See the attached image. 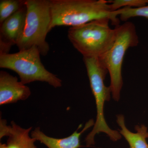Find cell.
Instances as JSON below:
<instances>
[{
    "instance_id": "6da1fadb",
    "label": "cell",
    "mask_w": 148,
    "mask_h": 148,
    "mask_svg": "<svg viewBox=\"0 0 148 148\" xmlns=\"http://www.w3.org/2000/svg\"><path fill=\"white\" fill-rule=\"evenodd\" d=\"M51 22L49 32L58 26L75 27L99 18H108L112 24L119 25L115 12L106 0H50Z\"/></svg>"
},
{
    "instance_id": "7a4b0ae2",
    "label": "cell",
    "mask_w": 148,
    "mask_h": 148,
    "mask_svg": "<svg viewBox=\"0 0 148 148\" xmlns=\"http://www.w3.org/2000/svg\"><path fill=\"white\" fill-rule=\"evenodd\" d=\"M110 21L108 18H101L71 27L68 38L83 57L99 58L112 47L116 38V29H111Z\"/></svg>"
},
{
    "instance_id": "3957f363",
    "label": "cell",
    "mask_w": 148,
    "mask_h": 148,
    "mask_svg": "<svg viewBox=\"0 0 148 148\" xmlns=\"http://www.w3.org/2000/svg\"><path fill=\"white\" fill-rule=\"evenodd\" d=\"M83 61L97 110L96 119L93 128L85 138V142L88 147L95 145V135L100 132L105 133L111 140L116 142L121 139L122 135L119 131L110 128L104 116L105 103L110 101L112 94L110 86H106L104 82L108 71L101 64L98 57H83Z\"/></svg>"
},
{
    "instance_id": "277c9868",
    "label": "cell",
    "mask_w": 148,
    "mask_h": 148,
    "mask_svg": "<svg viewBox=\"0 0 148 148\" xmlns=\"http://www.w3.org/2000/svg\"><path fill=\"white\" fill-rule=\"evenodd\" d=\"M116 36L112 47L99 57L101 64L108 70L110 78V87L112 97L115 101H119L123 85L122 66L125 53L128 48L139 44V38L135 25L126 21L115 27Z\"/></svg>"
},
{
    "instance_id": "5b68a950",
    "label": "cell",
    "mask_w": 148,
    "mask_h": 148,
    "mask_svg": "<svg viewBox=\"0 0 148 148\" xmlns=\"http://www.w3.org/2000/svg\"><path fill=\"white\" fill-rule=\"evenodd\" d=\"M38 48L33 46L14 53L0 55V68L16 72L23 84L34 82L47 83L57 88L61 87L62 80L45 69L41 61Z\"/></svg>"
},
{
    "instance_id": "8992f818",
    "label": "cell",
    "mask_w": 148,
    "mask_h": 148,
    "mask_svg": "<svg viewBox=\"0 0 148 148\" xmlns=\"http://www.w3.org/2000/svg\"><path fill=\"white\" fill-rule=\"evenodd\" d=\"M27 8L24 32L16 45L19 51L36 46L41 55H47L49 46L46 40L51 22L49 0H25Z\"/></svg>"
},
{
    "instance_id": "52a82bcc",
    "label": "cell",
    "mask_w": 148,
    "mask_h": 148,
    "mask_svg": "<svg viewBox=\"0 0 148 148\" xmlns=\"http://www.w3.org/2000/svg\"><path fill=\"white\" fill-rule=\"evenodd\" d=\"M27 14L25 5L1 24L0 55L8 53L11 47L16 45L20 40L24 32Z\"/></svg>"
},
{
    "instance_id": "ba28073f",
    "label": "cell",
    "mask_w": 148,
    "mask_h": 148,
    "mask_svg": "<svg viewBox=\"0 0 148 148\" xmlns=\"http://www.w3.org/2000/svg\"><path fill=\"white\" fill-rule=\"evenodd\" d=\"M31 95L29 88L4 71L0 72V105L27 100Z\"/></svg>"
},
{
    "instance_id": "9c48e42d",
    "label": "cell",
    "mask_w": 148,
    "mask_h": 148,
    "mask_svg": "<svg viewBox=\"0 0 148 148\" xmlns=\"http://www.w3.org/2000/svg\"><path fill=\"white\" fill-rule=\"evenodd\" d=\"M32 129L22 128L14 121L10 125H7L6 121L1 118L0 121V139L8 137V148H37L35 143L37 141L30 137L29 133Z\"/></svg>"
},
{
    "instance_id": "30bf717a",
    "label": "cell",
    "mask_w": 148,
    "mask_h": 148,
    "mask_svg": "<svg viewBox=\"0 0 148 148\" xmlns=\"http://www.w3.org/2000/svg\"><path fill=\"white\" fill-rule=\"evenodd\" d=\"M94 123L95 122L93 119L89 120L80 132H78V130L82 127V124L80 125L77 129L71 135L60 139L49 137L42 132L39 127H37L32 131L31 137L44 144L48 148H79L81 147L80 144L81 135L88 128L94 125Z\"/></svg>"
},
{
    "instance_id": "8fae6325",
    "label": "cell",
    "mask_w": 148,
    "mask_h": 148,
    "mask_svg": "<svg viewBox=\"0 0 148 148\" xmlns=\"http://www.w3.org/2000/svg\"><path fill=\"white\" fill-rule=\"evenodd\" d=\"M116 122L120 128V133L127 141L130 148H148V128L145 125H135L136 132H132L126 127L123 115H117Z\"/></svg>"
},
{
    "instance_id": "7c38bea8",
    "label": "cell",
    "mask_w": 148,
    "mask_h": 148,
    "mask_svg": "<svg viewBox=\"0 0 148 148\" xmlns=\"http://www.w3.org/2000/svg\"><path fill=\"white\" fill-rule=\"evenodd\" d=\"M23 0H1L0 1V24L25 5Z\"/></svg>"
},
{
    "instance_id": "4fadbf2b",
    "label": "cell",
    "mask_w": 148,
    "mask_h": 148,
    "mask_svg": "<svg viewBox=\"0 0 148 148\" xmlns=\"http://www.w3.org/2000/svg\"><path fill=\"white\" fill-rule=\"evenodd\" d=\"M115 11L117 16H119L121 20L125 22L132 17L139 16L148 18V4L142 7L123 8Z\"/></svg>"
},
{
    "instance_id": "5bb4252c",
    "label": "cell",
    "mask_w": 148,
    "mask_h": 148,
    "mask_svg": "<svg viewBox=\"0 0 148 148\" xmlns=\"http://www.w3.org/2000/svg\"><path fill=\"white\" fill-rule=\"evenodd\" d=\"M109 2L112 12L120 9L121 8H140L148 4V0H113Z\"/></svg>"
},
{
    "instance_id": "9a60e30c",
    "label": "cell",
    "mask_w": 148,
    "mask_h": 148,
    "mask_svg": "<svg viewBox=\"0 0 148 148\" xmlns=\"http://www.w3.org/2000/svg\"><path fill=\"white\" fill-rule=\"evenodd\" d=\"M0 148H8L6 144H0Z\"/></svg>"
}]
</instances>
